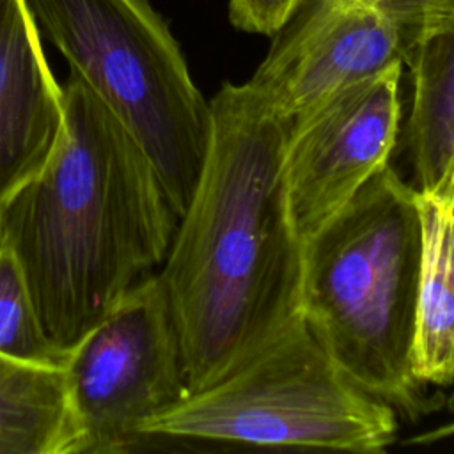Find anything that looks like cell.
Instances as JSON below:
<instances>
[{"label":"cell","mask_w":454,"mask_h":454,"mask_svg":"<svg viewBox=\"0 0 454 454\" xmlns=\"http://www.w3.org/2000/svg\"><path fill=\"white\" fill-rule=\"evenodd\" d=\"M420 222V301L415 372L433 387L454 383V156L440 177L415 190Z\"/></svg>","instance_id":"8fae6325"},{"label":"cell","mask_w":454,"mask_h":454,"mask_svg":"<svg viewBox=\"0 0 454 454\" xmlns=\"http://www.w3.org/2000/svg\"><path fill=\"white\" fill-rule=\"evenodd\" d=\"M64 129L62 85L25 0H0V211L50 160Z\"/></svg>","instance_id":"9c48e42d"},{"label":"cell","mask_w":454,"mask_h":454,"mask_svg":"<svg viewBox=\"0 0 454 454\" xmlns=\"http://www.w3.org/2000/svg\"><path fill=\"white\" fill-rule=\"evenodd\" d=\"M209 106V147L158 271L188 390L301 316L303 294V241L282 174L289 124L247 82H225Z\"/></svg>","instance_id":"6da1fadb"},{"label":"cell","mask_w":454,"mask_h":454,"mask_svg":"<svg viewBox=\"0 0 454 454\" xmlns=\"http://www.w3.org/2000/svg\"><path fill=\"white\" fill-rule=\"evenodd\" d=\"M413 96L403 131L415 190L433 184L454 156V0L427 14L404 43Z\"/></svg>","instance_id":"30bf717a"},{"label":"cell","mask_w":454,"mask_h":454,"mask_svg":"<svg viewBox=\"0 0 454 454\" xmlns=\"http://www.w3.org/2000/svg\"><path fill=\"white\" fill-rule=\"evenodd\" d=\"M397 431L395 410L335 364L303 316L138 427L142 438L360 454L383 452Z\"/></svg>","instance_id":"277c9868"},{"label":"cell","mask_w":454,"mask_h":454,"mask_svg":"<svg viewBox=\"0 0 454 454\" xmlns=\"http://www.w3.org/2000/svg\"><path fill=\"white\" fill-rule=\"evenodd\" d=\"M404 66L397 27L353 0H303L248 87L287 124L340 89Z\"/></svg>","instance_id":"ba28073f"},{"label":"cell","mask_w":454,"mask_h":454,"mask_svg":"<svg viewBox=\"0 0 454 454\" xmlns=\"http://www.w3.org/2000/svg\"><path fill=\"white\" fill-rule=\"evenodd\" d=\"M445 404H447V408H449V410L454 413V394H452V395H450V397L445 401Z\"/></svg>","instance_id":"2e32d148"},{"label":"cell","mask_w":454,"mask_h":454,"mask_svg":"<svg viewBox=\"0 0 454 454\" xmlns=\"http://www.w3.org/2000/svg\"><path fill=\"white\" fill-rule=\"evenodd\" d=\"M82 454L129 449L138 427L188 392L183 351L158 271L138 280L64 364Z\"/></svg>","instance_id":"8992f818"},{"label":"cell","mask_w":454,"mask_h":454,"mask_svg":"<svg viewBox=\"0 0 454 454\" xmlns=\"http://www.w3.org/2000/svg\"><path fill=\"white\" fill-rule=\"evenodd\" d=\"M0 454H82L64 367L0 355Z\"/></svg>","instance_id":"7c38bea8"},{"label":"cell","mask_w":454,"mask_h":454,"mask_svg":"<svg viewBox=\"0 0 454 454\" xmlns=\"http://www.w3.org/2000/svg\"><path fill=\"white\" fill-rule=\"evenodd\" d=\"M303 0H229V21L238 30L273 37Z\"/></svg>","instance_id":"5bb4252c"},{"label":"cell","mask_w":454,"mask_h":454,"mask_svg":"<svg viewBox=\"0 0 454 454\" xmlns=\"http://www.w3.org/2000/svg\"><path fill=\"white\" fill-rule=\"evenodd\" d=\"M403 69L355 82L289 122L282 174L303 243L390 163L403 129Z\"/></svg>","instance_id":"52a82bcc"},{"label":"cell","mask_w":454,"mask_h":454,"mask_svg":"<svg viewBox=\"0 0 454 454\" xmlns=\"http://www.w3.org/2000/svg\"><path fill=\"white\" fill-rule=\"evenodd\" d=\"M0 355L35 365L64 367L67 353L46 335L21 266L0 238Z\"/></svg>","instance_id":"4fadbf2b"},{"label":"cell","mask_w":454,"mask_h":454,"mask_svg":"<svg viewBox=\"0 0 454 454\" xmlns=\"http://www.w3.org/2000/svg\"><path fill=\"white\" fill-rule=\"evenodd\" d=\"M420 259L415 188L390 163L303 243L301 316L358 387L410 422L445 404L415 372Z\"/></svg>","instance_id":"3957f363"},{"label":"cell","mask_w":454,"mask_h":454,"mask_svg":"<svg viewBox=\"0 0 454 454\" xmlns=\"http://www.w3.org/2000/svg\"><path fill=\"white\" fill-rule=\"evenodd\" d=\"M35 25L128 129L177 215L197 184L211 106L149 0H25Z\"/></svg>","instance_id":"5b68a950"},{"label":"cell","mask_w":454,"mask_h":454,"mask_svg":"<svg viewBox=\"0 0 454 454\" xmlns=\"http://www.w3.org/2000/svg\"><path fill=\"white\" fill-rule=\"evenodd\" d=\"M367 4L387 16L399 30L403 48L413 28L433 11L447 4L449 0H353Z\"/></svg>","instance_id":"9a60e30c"},{"label":"cell","mask_w":454,"mask_h":454,"mask_svg":"<svg viewBox=\"0 0 454 454\" xmlns=\"http://www.w3.org/2000/svg\"><path fill=\"white\" fill-rule=\"evenodd\" d=\"M43 170L0 211L48 339L67 353L168 254L179 215L153 163L76 76Z\"/></svg>","instance_id":"7a4b0ae2"}]
</instances>
